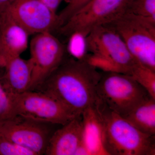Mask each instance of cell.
Listing matches in <instances>:
<instances>
[{"instance_id": "cell-4", "label": "cell", "mask_w": 155, "mask_h": 155, "mask_svg": "<svg viewBox=\"0 0 155 155\" xmlns=\"http://www.w3.org/2000/svg\"><path fill=\"white\" fill-rule=\"evenodd\" d=\"M97 97L115 113L123 116L150 96L129 75L103 72L97 87Z\"/></svg>"}, {"instance_id": "cell-19", "label": "cell", "mask_w": 155, "mask_h": 155, "mask_svg": "<svg viewBox=\"0 0 155 155\" xmlns=\"http://www.w3.org/2000/svg\"><path fill=\"white\" fill-rule=\"evenodd\" d=\"M69 38L67 51L75 59L81 60L84 59L87 54L86 37L80 33L72 34Z\"/></svg>"}, {"instance_id": "cell-22", "label": "cell", "mask_w": 155, "mask_h": 155, "mask_svg": "<svg viewBox=\"0 0 155 155\" xmlns=\"http://www.w3.org/2000/svg\"><path fill=\"white\" fill-rule=\"evenodd\" d=\"M46 5L50 9L57 13V10L64 1L67 2L68 0H40Z\"/></svg>"}, {"instance_id": "cell-5", "label": "cell", "mask_w": 155, "mask_h": 155, "mask_svg": "<svg viewBox=\"0 0 155 155\" xmlns=\"http://www.w3.org/2000/svg\"><path fill=\"white\" fill-rule=\"evenodd\" d=\"M10 95L14 116L45 124L62 125L80 117L44 92L27 91L19 94Z\"/></svg>"}, {"instance_id": "cell-2", "label": "cell", "mask_w": 155, "mask_h": 155, "mask_svg": "<svg viewBox=\"0 0 155 155\" xmlns=\"http://www.w3.org/2000/svg\"><path fill=\"white\" fill-rule=\"evenodd\" d=\"M94 107L106 155H155V136L140 131L97 98Z\"/></svg>"}, {"instance_id": "cell-6", "label": "cell", "mask_w": 155, "mask_h": 155, "mask_svg": "<svg viewBox=\"0 0 155 155\" xmlns=\"http://www.w3.org/2000/svg\"><path fill=\"white\" fill-rule=\"evenodd\" d=\"M131 1L91 0L58 31L67 37L74 33L86 37L94 28L109 24L127 12Z\"/></svg>"}, {"instance_id": "cell-8", "label": "cell", "mask_w": 155, "mask_h": 155, "mask_svg": "<svg viewBox=\"0 0 155 155\" xmlns=\"http://www.w3.org/2000/svg\"><path fill=\"white\" fill-rule=\"evenodd\" d=\"M87 52L101 56L114 64L119 72L127 74L137 63L123 40L110 25L97 26L86 37Z\"/></svg>"}, {"instance_id": "cell-18", "label": "cell", "mask_w": 155, "mask_h": 155, "mask_svg": "<svg viewBox=\"0 0 155 155\" xmlns=\"http://www.w3.org/2000/svg\"><path fill=\"white\" fill-rule=\"evenodd\" d=\"M4 69L0 67V122L14 117L11 95L5 88L3 81Z\"/></svg>"}, {"instance_id": "cell-13", "label": "cell", "mask_w": 155, "mask_h": 155, "mask_svg": "<svg viewBox=\"0 0 155 155\" xmlns=\"http://www.w3.org/2000/svg\"><path fill=\"white\" fill-rule=\"evenodd\" d=\"M3 81L5 88L10 94H17L27 91L32 76V64L30 59L20 56L11 58L3 67Z\"/></svg>"}, {"instance_id": "cell-3", "label": "cell", "mask_w": 155, "mask_h": 155, "mask_svg": "<svg viewBox=\"0 0 155 155\" xmlns=\"http://www.w3.org/2000/svg\"><path fill=\"white\" fill-rule=\"evenodd\" d=\"M108 25L119 34L136 61L155 71V22L127 11Z\"/></svg>"}, {"instance_id": "cell-12", "label": "cell", "mask_w": 155, "mask_h": 155, "mask_svg": "<svg viewBox=\"0 0 155 155\" xmlns=\"http://www.w3.org/2000/svg\"><path fill=\"white\" fill-rule=\"evenodd\" d=\"M52 134L45 154L75 155L84 142V125L82 116L77 117Z\"/></svg>"}, {"instance_id": "cell-17", "label": "cell", "mask_w": 155, "mask_h": 155, "mask_svg": "<svg viewBox=\"0 0 155 155\" xmlns=\"http://www.w3.org/2000/svg\"><path fill=\"white\" fill-rule=\"evenodd\" d=\"M127 11L155 22V0H132Z\"/></svg>"}, {"instance_id": "cell-21", "label": "cell", "mask_w": 155, "mask_h": 155, "mask_svg": "<svg viewBox=\"0 0 155 155\" xmlns=\"http://www.w3.org/2000/svg\"><path fill=\"white\" fill-rule=\"evenodd\" d=\"M91 0H68L67 5L58 14L60 27Z\"/></svg>"}, {"instance_id": "cell-7", "label": "cell", "mask_w": 155, "mask_h": 155, "mask_svg": "<svg viewBox=\"0 0 155 155\" xmlns=\"http://www.w3.org/2000/svg\"><path fill=\"white\" fill-rule=\"evenodd\" d=\"M29 46L32 72L28 91H33L41 86L63 63L67 51L66 46L51 32L35 35Z\"/></svg>"}, {"instance_id": "cell-9", "label": "cell", "mask_w": 155, "mask_h": 155, "mask_svg": "<svg viewBox=\"0 0 155 155\" xmlns=\"http://www.w3.org/2000/svg\"><path fill=\"white\" fill-rule=\"evenodd\" d=\"M4 6L29 35L60 28L58 14L40 0H13Z\"/></svg>"}, {"instance_id": "cell-10", "label": "cell", "mask_w": 155, "mask_h": 155, "mask_svg": "<svg viewBox=\"0 0 155 155\" xmlns=\"http://www.w3.org/2000/svg\"><path fill=\"white\" fill-rule=\"evenodd\" d=\"M47 125L15 116L0 122V135L31 150L36 155H42L52 135Z\"/></svg>"}, {"instance_id": "cell-16", "label": "cell", "mask_w": 155, "mask_h": 155, "mask_svg": "<svg viewBox=\"0 0 155 155\" xmlns=\"http://www.w3.org/2000/svg\"><path fill=\"white\" fill-rule=\"evenodd\" d=\"M126 75L133 78L155 99V71L137 62Z\"/></svg>"}, {"instance_id": "cell-14", "label": "cell", "mask_w": 155, "mask_h": 155, "mask_svg": "<svg viewBox=\"0 0 155 155\" xmlns=\"http://www.w3.org/2000/svg\"><path fill=\"white\" fill-rule=\"evenodd\" d=\"M134 127L149 135L155 134V99L151 96L122 116Z\"/></svg>"}, {"instance_id": "cell-1", "label": "cell", "mask_w": 155, "mask_h": 155, "mask_svg": "<svg viewBox=\"0 0 155 155\" xmlns=\"http://www.w3.org/2000/svg\"><path fill=\"white\" fill-rule=\"evenodd\" d=\"M101 73L84 59H65L38 88L54 97L78 116L94 106Z\"/></svg>"}, {"instance_id": "cell-23", "label": "cell", "mask_w": 155, "mask_h": 155, "mask_svg": "<svg viewBox=\"0 0 155 155\" xmlns=\"http://www.w3.org/2000/svg\"><path fill=\"white\" fill-rule=\"evenodd\" d=\"M13 0H0V8L11 2Z\"/></svg>"}, {"instance_id": "cell-11", "label": "cell", "mask_w": 155, "mask_h": 155, "mask_svg": "<svg viewBox=\"0 0 155 155\" xmlns=\"http://www.w3.org/2000/svg\"><path fill=\"white\" fill-rule=\"evenodd\" d=\"M29 36L4 6L0 8V67L27 49Z\"/></svg>"}, {"instance_id": "cell-15", "label": "cell", "mask_w": 155, "mask_h": 155, "mask_svg": "<svg viewBox=\"0 0 155 155\" xmlns=\"http://www.w3.org/2000/svg\"><path fill=\"white\" fill-rule=\"evenodd\" d=\"M84 142L90 155H106L102 144V129L94 105L89 107L82 114Z\"/></svg>"}, {"instance_id": "cell-20", "label": "cell", "mask_w": 155, "mask_h": 155, "mask_svg": "<svg viewBox=\"0 0 155 155\" xmlns=\"http://www.w3.org/2000/svg\"><path fill=\"white\" fill-rule=\"evenodd\" d=\"M0 155H36L31 150L0 135Z\"/></svg>"}]
</instances>
